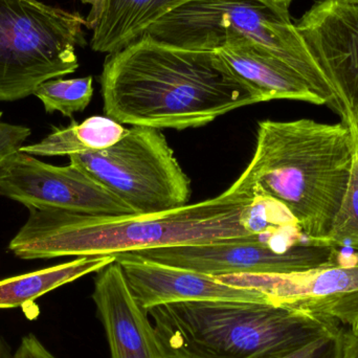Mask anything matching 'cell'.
<instances>
[{
	"label": "cell",
	"instance_id": "e0dca14e",
	"mask_svg": "<svg viewBox=\"0 0 358 358\" xmlns=\"http://www.w3.org/2000/svg\"><path fill=\"white\" fill-rule=\"evenodd\" d=\"M128 129L108 117H92L81 124L54 128L37 144L23 146L21 152L38 157H71L104 150L117 144Z\"/></svg>",
	"mask_w": 358,
	"mask_h": 358
},
{
	"label": "cell",
	"instance_id": "9c48e42d",
	"mask_svg": "<svg viewBox=\"0 0 358 358\" xmlns=\"http://www.w3.org/2000/svg\"><path fill=\"white\" fill-rule=\"evenodd\" d=\"M0 195L27 208H60L94 216L136 215L79 168L48 165L21 151L0 167Z\"/></svg>",
	"mask_w": 358,
	"mask_h": 358
},
{
	"label": "cell",
	"instance_id": "3957f363",
	"mask_svg": "<svg viewBox=\"0 0 358 358\" xmlns=\"http://www.w3.org/2000/svg\"><path fill=\"white\" fill-rule=\"evenodd\" d=\"M357 146L345 122L262 121L248 168L257 191L283 204L305 235L327 239L350 180Z\"/></svg>",
	"mask_w": 358,
	"mask_h": 358
},
{
	"label": "cell",
	"instance_id": "4316f807",
	"mask_svg": "<svg viewBox=\"0 0 358 358\" xmlns=\"http://www.w3.org/2000/svg\"><path fill=\"white\" fill-rule=\"evenodd\" d=\"M342 1L351 2V3L358 4V0H342Z\"/></svg>",
	"mask_w": 358,
	"mask_h": 358
},
{
	"label": "cell",
	"instance_id": "8fae6325",
	"mask_svg": "<svg viewBox=\"0 0 358 358\" xmlns=\"http://www.w3.org/2000/svg\"><path fill=\"white\" fill-rule=\"evenodd\" d=\"M294 27L331 84L342 117L358 105V4L320 0Z\"/></svg>",
	"mask_w": 358,
	"mask_h": 358
},
{
	"label": "cell",
	"instance_id": "7c38bea8",
	"mask_svg": "<svg viewBox=\"0 0 358 358\" xmlns=\"http://www.w3.org/2000/svg\"><path fill=\"white\" fill-rule=\"evenodd\" d=\"M128 287L145 311L159 305L203 301L269 302L256 289L236 287L219 281L215 275L155 261L119 255Z\"/></svg>",
	"mask_w": 358,
	"mask_h": 358
},
{
	"label": "cell",
	"instance_id": "ba28073f",
	"mask_svg": "<svg viewBox=\"0 0 358 358\" xmlns=\"http://www.w3.org/2000/svg\"><path fill=\"white\" fill-rule=\"evenodd\" d=\"M124 255L215 277L305 273L334 266L342 261L340 246L328 239H311L305 234L252 236L236 241L155 248Z\"/></svg>",
	"mask_w": 358,
	"mask_h": 358
},
{
	"label": "cell",
	"instance_id": "83f0119b",
	"mask_svg": "<svg viewBox=\"0 0 358 358\" xmlns=\"http://www.w3.org/2000/svg\"><path fill=\"white\" fill-rule=\"evenodd\" d=\"M357 330H358V329H357Z\"/></svg>",
	"mask_w": 358,
	"mask_h": 358
},
{
	"label": "cell",
	"instance_id": "603a6c76",
	"mask_svg": "<svg viewBox=\"0 0 358 358\" xmlns=\"http://www.w3.org/2000/svg\"><path fill=\"white\" fill-rule=\"evenodd\" d=\"M81 1L92 6L90 14H88L87 18L85 19V27L94 29L96 25L98 24L101 16H102L107 0H81Z\"/></svg>",
	"mask_w": 358,
	"mask_h": 358
},
{
	"label": "cell",
	"instance_id": "484cf974",
	"mask_svg": "<svg viewBox=\"0 0 358 358\" xmlns=\"http://www.w3.org/2000/svg\"><path fill=\"white\" fill-rule=\"evenodd\" d=\"M269 1L273 2V3L277 4V6H281L283 8H289L290 3H292L294 0H269Z\"/></svg>",
	"mask_w": 358,
	"mask_h": 358
},
{
	"label": "cell",
	"instance_id": "4fadbf2b",
	"mask_svg": "<svg viewBox=\"0 0 358 358\" xmlns=\"http://www.w3.org/2000/svg\"><path fill=\"white\" fill-rule=\"evenodd\" d=\"M92 300L106 332L111 358H173L148 313L132 296L117 261L96 273Z\"/></svg>",
	"mask_w": 358,
	"mask_h": 358
},
{
	"label": "cell",
	"instance_id": "2e32d148",
	"mask_svg": "<svg viewBox=\"0 0 358 358\" xmlns=\"http://www.w3.org/2000/svg\"><path fill=\"white\" fill-rule=\"evenodd\" d=\"M115 261L113 256L80 257L71 262L0 280V309L24 306L65 284L98 273Z\"/></svg>",
	"mask_w": 358,
	"mask_h": 358
},
{
	"label": "cell",
	"instance_id": "44dd1931",
	"mask_svg": "<svg viewBox=\"0 0 358 358\" xmlns=\"http://www.w3.org/2000/svg\"><path fill=\"white\" fill-rule=\"evenodd\" d=\"M1 115L0 113V117ZM31 134L29 127L0 122V167L6 159L20 151Z\"/></svg>",
	"mask_w": 358,
	"mask_h": 358
},
{
	"label": "cell",
	"instance_id": "d6986e66",
	"mask_svg": "<svg viewBox=\"0 0 358 358\" xmlns=\"http://www.w3.org/2000/svg\"><path fill=\"white\" fill-rule=\"evenodd\" d=\"M327 239L336 245L350 246L358 250V153H355V163L350 180L340 210L332 223Z\"/></svg>",
	"mask_w": 358,
	"mask_h": 358
},
{
	"label": "cell",
	"instance_id": "5b68a950",
	"mask_svg": "<svg viewBox=\"0 0 358 358\" xmlns=\"http://www.w3.org/2000/svg\"><path fill=\"white\" fill-rule=\"evenodd\" d=\"M145 34L189 50H217L235 40L256 44L289 65L341 113L334 88L296 31L289 10L269 0H192Z\"/></svg>",
	"mask_w": 358,
	"mask_h": 358
},
{
	"label": "cell",
	"instance_id": "ffe728a7",
	"mask_svg": "<svg viewBox=\"0 0 358 358\" xmlns=\"http://www.w3.org/2000/svg\"><path fill=\"white\" fill-rule=\"evenodd\" d=\"M344 332L345 328L342 327L280 358H342Z\"/></svg>",
	"mask_w": 358,
	"mask_h": 358
},
{
	"label": "cell",
	"instance_id": "8992f818",
	"mask_svg": "<svg viewBox=\"0 0 358 358\" xmlns=\"http://www.w3.org/2000/svg\"><path fill=\"white\" fill-rule=\"evenodd\" d=\"M84 25L79 13L38 0H0V101L27 98L43 82L75 73Z\"/></svg>",
	"mask_w": 358,
	"mask_h": 358
},
{
	"label": "cell",
	"instance_id": "7a4b0ae2",
	"mask_svg": "<svg viewBox=\"0 0 358 358\" xmlns=\"http://www.w3.org/2000/svg\"><path fill=\"white\" fill-rule=\"evenodd\" d=\"M100 83L107 117L159 130L202 127L261 103L216 50L178 48L147 34L108 54Z\"/></svg>",
	"mask_w": 358,
	"mask_h": 358
},
{
	"label": "cell",
	"instance_id": "277c9868",
	"mask_svg": "<svg viewBox=\"0 0 358 358\" xmlns=\"http://www.w3.org/2000/svg\"><path fill=\"white\" fill-rule=\"evenodd\" d=\"M147 313L173 358H280L342 328L336 320L265 302L173 303Z\"/></svg>",
	"mask_w": 358,
	"mask_h": 358
},
{
	"label": "cell",
	"instance_id": "d4e9b609",
	"mask_svg": "<svg viewBox=\"0 0 358 358\" xmlns=\"http://www.w3.org/2000/svg\"><path fill=\"white\" fill-rule=\"evenodd\" d=\"M342 121L345 122L350 128L358 153V105L345 111L342 115Z\"/></svg>",
	"mask_w": 358,
	"mask_h": 358
},
{
	"label": "cell",
	"instance_id": "9a60e30c",
	"mask_svg": "<svg viewBox=\"0 0 358 358\" xmlns=\"http://www.w3.org/2000/svg\"><path fill=\"white\" fill-rule=\"evenodd\" d=\"M192 0H107L92 31L90 48L98 52H117L142 37L159 19Z\"/></svg>",
	"mask_w": 358,
	"mask_h": 358
},
{
	"label": "cell",
	"instance_id": "ac0fdd59",
	"mask_svg": "<svg viewBox=\"0 0 358 358\" xmlns=\"http://www.w3.org/2000/svg\"><path fill=\"white\" fill-rule=\"evenodd\" d=\"M94 87L92 77L78 79H52L40 84L34 94L43 103L48 113L55 111L71 117L82 113L92 101Z\"/></svg>",
	"mask_w": 358,
	"mask_h": 358
},
{
	"label": "cell",
	"instance_id": "52a82bcc",
	"mask_svg": "<svg viewBox=\"0 0 358 358\" xmlns=\"http://www.w3.org/2000/svg\"><path fill=\"white\" fill-rule=\"evenodd\" d=\"M69 161L136 215L182 208L191 197V181L157 128L134 126L113 146L71 155Z\"/></svg>",
	"mask_w": 358,
	"mask_h": 358
},
{
	"label": "cell",
	"instance_id": "cb8c5ba5",
	"mask_svg": "<svg viewBox=\"0 0 358 358\" xmlns=\"http://www.w3.org/2000/svg\"><path fill=\"white\" fill-rule=\"evenodd\" d=\"M342 358H358V330L345 329Z\"/></svg>",
	"mask_w": 358,
	"mask_h": 358
},
{
	"label": "cell",
	"instance_id": "5bb4252c",
	"mask_svg": "<svg viewBox=\"0 0 358 358\" xmlns=\"http://www.w3.org/2000/svg\"><path fill=\"white\" fill-rule=\"evenodd\" d=\"M237 77L260 98L326 105L325 100L294 69L268 50L245 40L229 42L216 50Z\"/></svg>",
	"mask_w": 358,
	"mask_h": 358
},
{
	"label": "cell",
	"instance_id": "7402d4cb",
	"mask_svg": "<svg viewBox=\"0 0 358 358\" xmlns=\"http://www.w3.org/2000/svg\"><path fill=\"white\" fill-rule=\"evenodd\" d=\"M0 358H57L46 348L45 345L35 336L29 334L21 338L16 351L12 352L10 345L0 336Z\"/></svg>",
	"mask_w": 358,
	"mask_h": 358
},
{
	"label": "cell",
	"instance_id": "6da1fadb",
	"mask_svg": "<svg viewBox=\"0 0 358 358\" xmlns=\"http://www.w3.org/2000/svg\"><path fill=\"white\" fill-rule=\"evenodd\" d=\"M25 224L8 244L23 260L121 254L273 236L279 213L259 194L250 169L220 195L167 212L94 216L54 208H29Z\"/></svg>",
	"mask_w": 358,
	"mask_h": 358
},
{
	"label": "cell",
	"instance_id": "30bf717a",
	"mask_svg": "<svg viewBox=\"0 0 358 358\" xmlns=\"http://www.w3.org/2000/svg\"><path fill=\"white\" fill-rule=\"evenodd\" d=\"M222 283L256 289L269 302L336 320L358 329V252L349 261L305 273L217 275Z\"/></svg>",
	"mask_w": 358,
	"mask_h": 358
}]
</instances>
